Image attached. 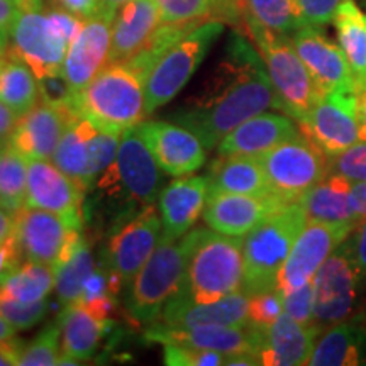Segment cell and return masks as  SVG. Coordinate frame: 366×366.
<instances>
[{"instance_id": "003e7915", "label": "cell", "mask_w": 366, "mask_h": 366, "mask_svg": "<svg viewBox=\"0 0 366 366\" xmlns=\"http://www.w3.org/2000/svg\"><path fill=\"white\" fill-rule=\"evenodd\" d=\"M12 2H14V4H17V6L21 7V0H12Z\"/></svg>"}, {"instance_id": "11a10c76", "label": "cell", "mask_w": 366, "mask_h": 366, "mask_svg": "<svg viewBox=\"0 0 366 366\" xmlns=\"http://www.w3.org/2000/svg\"><path fill=\"white\" fill-rule=\"evenodd\" d=\"M17 121H19V116L0 100V148L11 143L12 132L16 129Z\"/></svg>"}, {"instance_id": "f1b7e54d", "label": "cell", "mask_w": 366, "mask_h": 366, "mask_svg": "<svg viewBox=\"0 0 366 366\" xmlns=\"http://www.w3.org/2000/svg\"><path fill=\"white\" fill-rule=\"evenodd\" d=\"M307 221L358 226L361 217L353 205V183L341 175L327 173L299 200Z\"/></svg>"}, {"instance_id": "f546056e", "label": "cell", "mask_w": 366, "mask_h": 366, "mask_svg": "<svg viewBox=\"0 0 366 366\" xmlns=\"http://www.w3.org/2000/svg\"><path fill=\"white\" fill-rule=\"evenodd\" d=\"M209 190L244 195H273L263 164L254 157H219L209 167Z\"/></svg>"}, {"instance_id": "9c48e42d", "label": "cell", "mask_w": 366, "mask_h": 366, "mask_svg": "<svg viewBox=\"0 0 366 366\" xmlns=\"http://www.w3.org/2000/svg\"><path fill=\"white\" fill-rule=\"evenodd\" d=\"M361 280L363 277L353 256L342 242L314 277V322L322 327L350 317Z\"/></svg>"}, {"instance_id": "ffe728a7", "label": "cell", "mask_w": 366, "mask_h": 366, "mask_svg": "<svg viewBox=\"0 0 366 366\" xmlns=\"http://www.w3.org/2000/svg\"><path fill=\"white\" fill-rule=\"evenodd\" d=\"M114 14L100 11L84 22V27L68 48L63 75L73 92H80L107 65L111 51Z\"/></svg>"}, {"instance_id": "db71d44e", "label": "cell", "mask_w": 366, "mask_h": 366, "mask_svg": "<svg viewBox=\"0 0 366 366\" xmlns=\"http://www.w3.org/2000/svg\"><path fill=\"white\" fill-rule=\"evenodd\" d=\"M22 262V254L19 248H17V242L14 234L9 236V239L0 246V282L12 272L14 268H17Z\"/></svg>"}, {"instance_id": "8992f818", "label": "cell", "mask_w": 366, "mask_h": 366, "mask_svg": "<svg viewBox=\"0 0 366 366\" xmlns=\"http://www.w3.org/2000/svg\"><path fill=\"white\" fill-rule=\"evenodd\" d=\"M242 237L204 229L190 258L185 294L197 304H210L241 290L244 277Z\"/></svg>"}, {"instance_id": "be15d7a7", "label": "cell", "mask_w": 366, "mask_h": 366, "mask_svg": "<svg viewBox=\"0 0 366 366\" xmlns=\"http://www.w3.org/2000/svg\"><path fill=\"white\" fill-rule=\"evenodd\" d=\"M9 36L11 34L0 31V68L4 66V63H6L9 58Z\"/></svg>"}, {"instance_id": "d6986e66", "label": "cell", "mask_w": 366, "mask_h": 366, "mask_svg": "<svg viewBox=\"0 0 366 366\" xmlns=\"http://www.w3.org/2000/svg\"><path fill=\"white\" fill-rule=\"evenodd\" d=\"M290 39L320 94L356 90L353 71L341 46L334 44L326 34L320 33L319 27H300Z\"/></svg>"}, {"instance_id": "e0dca14e", "label": "cell", "mask_w": 366, "mask_h": 366, "mask_svg": "<svg viewBox=\"0 0 366 366\" xmlns=\"http://www.w3.org/2000/svg\"><path fill=\"white\" fill-rule=\"evenodd\" d=\"M136 127L167 175H190L205 163L207 148L189 127L168 121L141 122Z\"/></svg>"}, {"instance_id": "7a4b0ae2", "label": "cell", "mask_w": 366, "mask_h": 366, "mask_svg": "<svg viewBox=\"0 0 366 366\" xmlns=\"http://www.w3.org/2000/svg\"><path fill=\"white\" fill-rule=\"evenodd\" d=\"M204 229H190L178 239L159 237L157 249L131 282L126 305L134 322L143 326L153 324L164 305L185 288L190 258Z\"/></svg>"}, {"instance_id": "9f6ffc18", "label": "cell", "mask_w": 366, "mask_h": 366, "mask_svg": "<svg viewBox=\"0 0 366 366\" xmlns=\"http://www.w3.org/2000/svg\"><path fill=\"white\" fill-rule=\"evenodd\" d=\"M22 350V342L16 337L0 341V366H16L19 365V355Z\"/></svg>"}, {"instance_id": "4dcf8cb0", "label": "cell", "mask_w": 366, "mask_h": 366, "mask_svg": "<svg viewBox=\"0 0 366 366\" xmlns=\"http://www.w3.org/2000/svg\"><path fill=\"white\" fill-rule=\"evenodd\" d=\"M366 332L356 324L341 320L315 341L307 365L312 366H356L365 360Z\"/></svg>"}, {"instance_id": "4316f807", "label": "cell", "mask_w": 366, "mask_h": 366, "mask_svg": "<svg viewBox=\"0 0 366 366\" xmlns=\"http://www.w3.org/2000/svg\"><path fill=\"white\" fill-rule=\"evenodd\" d=\"M319 332L317 324L307 326L283 312L273 324L263 329V346L259 351L262 365H307Z\"/></svg>"}, {"instance_id": "277c9868", "label": "cell", "mask_w": 366, "mask_h": 366, "mask_svg": "<svg viewBox=\"0 0 366 366\" xmlns=\"http://www.w3.org/2000/svg\"><path fill=\"white\" fill-rule=\"evenodd\" d=\"M244 26L267 66L277 107L300 124L322 94L295 51L290 36L273 33L246 16Z\"/></svg>"}, {"instance_id": "c3c4849f", "label": "cell", "mask_w": 366, "mask_h": 366, "mask_svg": "<svg viewBox=\"0 0 366 366\" xmlns=\"http://www.w3.org/2000/svg\"><path fill=\"white\" fill-rule=\"evenodd\" d=\"M305 26L322 27L334 21L342 0H295Z\"/></svg>"}, {"instance_id": "4fadbf2b", "label": "cell", "mask_w": 366, "mask_h": 366, "mask_svg": "<svg viewBox=\"0 0 366 366\" xmlns=\"http://www.w3.org/2000/svg\"><path fill=\"white\" fill-rule=\"evenodd\" d=\"M143 337L146 342H154V345L212 350L227 356L239 353H253L259 356L263 346V329L251 326V324L248 326L168 327L153 322L144 329Z\"/></svg>"}, {"instance_id": "e575fe53", "label": "cell", "mask_w": 366, "mask_h": 366, "mask_svg": "<svg viewBox=\"0 0 366 366\" xmlns=\"http://www.w3.org/2000/svg\"><path fill=\"white\" fill-rule=\"evenodd\" d=\"M56 274L53 267L38 262H26L14 268L0 282V295L24 304L46 300L51 294Z\"/></svg>"}, {"instance_id": "8d00e7d4", "label": "cell", "mask_w": 366, "mask_h": 366, "mask_svg": "<svg viewBox=\"0 0 366 366\" xmlns=\"http://www.w3.org/2000/svg\"><path fill=\"white\" fill-rule=\"evenodd\" d=\"M244 16L273 33L292 36L305 26L295 0H242Z\"/></svg>"}, {"instance_id": "d590c367", "label": "cell", "mask_w": 366, "mask_h": 366, "mask_svg": "<svg viewBox=\"0 0 366 366\" xmlns=\"http://www.w3.org/2000/svg\"><path fill=\"white\" fill-rule=\"evenodd\" d=\"M27 158L9 143L0 148V207L17 212L26 205Z\"/></svg>"}, {"instance_id": "f907efd6", "label": "cell", "mask_w": 366, "mask_h": 366, "mask_svg": "<svg viewBox=\"0 0 366 366\" xmlns=\"http://www.w3.org/2000/svg\"><path fill=\"white\" fill-rule=\"evenodd\" d=\"M347 251L353 256L356 267H358L361 277H366V217L361 219L358 226L353 229L351 239L347 237L345 241Z\"/></svg>"}, {"instance_id": "30bf717a", "label": "cell", "mask_w": 366, "mask_h": 366, "mask_svg": "<svg viewBox=\"0 0 366 366\" xmlns=\"http://www.w3.org/2000/svg\"><path fill=\"white\" fill-rule=\"evenodd\" d=\"M299 126L327 157L341 153L360 141L358 94L356 90L324 94Z\"/></svg>"}, {"instance_id": "83f0119b", "label": "cell", "mask_w": 366, "mask_h": 366, "mask_svg": "<svg viewBox=\"0 0 366 366\" xmlns=\"http://www.w3.org/2000/svg\"><path fill=\"white\" fill-rule=\"evenodd\" d=\"M58 324L61 329V356L58 365H79L97 353L109 320L99 319L75 302L63 305Z\"/></svg>"}, {"instance_id": "f35d334b", "label": "cell", "mask_w": 366, "mask_h": 366, "mask_svg": "<svg viewBox=\"0 0 366 366\" xmlns=\"http://www.w3.org/2000/svg\"><path fill=\"white\" fill-rule=\"evenodd\" d=\"M59 340H61V329L59 324H51L39 332V336L22 346L19 355L21 366H54L59 361Z\"/></svg>"}, {"instance_id": "3957f363", "label": "cell", "mask_w": 366, "mask_h": 366, "mask_svg": "<svg viewBox=\"0 0 366 366\" xmlns=\"http://www.w3.org/2000/svg\"><path fill=\"white\" fill-rule=\"evenodd\" d=\"M71 109L99 129L122 134L146 116L144 81L127 63H111L76 92Z\"/></svg>"}, {"instance_id": "6da1fadb", "label": "cell", "mask_w": 366, "mask_h": 366, "mask_svg": "<svg viewBox=\"0 0 366 366\" xmlns=\"http://www.w3.org/2000/svg\"><path fill=\"white\" fill-rule=\"evenodd\" d=\"M269 107H277V97L262 54L244 36L234 33L202 90L170 117L212 149L232 129Z\"/></svg>"}, {"instance_id": "f6af8a7d", "label": "cell", "mask_w": 366, "mask_h": 366, "mask_svg": "<svg viewBox=\"0 0 366 366\" xmlns=\"http://www.w3.org/2000/svg\"><path fill=\"white\" fill-rule=\"evenodd\" d=\"M283 314V295L280 290L262 292L249 297L248 319L254 327L264 329Z\"/></svg>"}, {"instance_id": "d4e9b609", "label": "cell", "mask_w": 366, "mask_h": 366, "mask_svg": "<svg viewBox=\"0 0 366 366\" xmlns=\"http://www.w3.org/2000/svg\"><path fill=\"white\" fill-rule=\"evenodd\" d=\"M299 134L290 116L273 112H262L248 119L219 141L217 153L226 157H254L259 158L274 146Z\"/></svg>"}, {"instance_id": "74e56055", "label": "cell", "mask_w": 366, "mask_h": 366, "mask_svg": "<svg viewBox=\"0 0 366 366\" xmlns=\"http://www.w3.org/2000/svg\"><path fill=\"white\" fill-rule=\"evenodd\" d=\"M95 267L97 264L94 263L92 251L84 241L66 263L54 269V274H56L54 288H56L58 300L61 302V305L75 304L80 300L85 283Z\"/></svg>"}, {"instance_id": "6125c7cd", "label": "cell", "mask_w": 366, "mask_h": 366, "mask_svg": "<svg viewBox=\"0 0 366 366\" xmlns=\"http://www.w3.org/2000/svg\"><path fill=\"white\" fill-rule=\"evenodd\" d=\"M16 331L17 329L14 327L6 317H4L2 312H0V341H6V340H11V337H16Z\"/></svg>"}, {"instance_id": "e7e4bbea", "label": "cell", "mask_w": 366, "mask_h": 366, "mask_svg": "<svg viewBox=\"0 0 366 366\" xmlns=\"http://www.w3.org/2000/svg\"><path fill=\"white\" fill-rule=\"evenodd\" d=\"M124 2L126 0H102V9H100V11L116 14L117 9L121 7Z\"/></svg>"}, {"instance_id": "bcb514c9", "label": "cell", "mask_w": 366, "mask_h": 366, "mask_svg": "<svg viewBox=\"0 0 366 366\" xmlns=\"http://www.w3.org/2000/svg\"><path fill=\"white\" fill-rule=\"evenodd\" d=\"M283 295V312L302 324L312 326L314 322V280Z\"/></svg>"}, {"instance_id": "6f0895ef", "label": "cell", "mask_w": 366, "mask_h": 366, "mask_svg": "<svg viewBox=\"0 0 366 366\" xmlns=\"http://www.w3.org/2000/svg\"><path fill=\"white\" fill-rule=\"evenodd\" d=\"M21 14V7L12 0H0V31L11 34L14 24Z\"/></svg>"}, {"instance_id": "ac0fdd59", "label": "cell", "mask_w": 366, "mask_h": 366, "mask_svg": "<svg viewBox=\"0 0 366 366\" xmlns=\"http://www.w3.org/2000/svg\"><path fill=\"white\" fill-rule=\"evenodd\" d=\"M285 205L287 202L274 195H244L209 190L202 216L205 224L214 231L226 236L244 237Z\"/></svg>"}, {"instance_id": "ab89813d", "label": "cell", "mask_w": 366, "mask_h": 366, "mask_svg": "<svg viewBox=\"0 0 366 366\" xmlns=\"http://www.w3.org/2000/svg\"><path fill=\"white\" fill-rule=\"evenodd\" d=\"M162 22L167 24H200L214 16L216 0H157Z\"/></svg>"}, {"instance_id": "ee69618b", "label": "cell", "mask_w": 366, "mask_h": 366, "mask_svg": "<svg viewBox=\"0 0 366 366\" xmlns=\"http://www.w3.org/2000/svg\"><path fill=\"white\" fill-rule=\"evenodd\" d=\"M227 355L212 350H197L175 345L163 346V361L168 366H222Z\"/></svg>"}, {"instance_id": "681fc988", "label": "cell", "mask_w": 366, "mask_h": 366, "mask_svg": "<svg viewBox=\"0 0 366 366\" xmlns=\"http://www.w3.org/2000/svg\"><path fill=\"white\" fill-rule=\"evenodd\" d=\"M46 16H48V21L51 22L53 29L66 41L68 46H70L73 43V39L79 36L85 22L84 19H80V17L73 16L71 12L65 11V9L58 7H53L51 11L46 12Z\"/></svg>"}, {"instance_id": "d6a6232c", "label": "cell", "mask_w": 366, "mask_h": 366, "mask_svg": "<svg viewBox=\"0 0 366 366\" xmlns=\"http://www.w3.org/2000/svg\"><path fill=\"white\" fill-rule=\"evenodd\" d=\"M332 22L358 90L366 84V16L355 0H342Z\"/></svg>"}, {"instance_id": "603a6c76", "label": "cell", "mask_w": 366, "mask_h": 366, "mask_svg": "<svg viewBox=\"0 0 366 366\" xmlns=\"http://www.w3.org/2000/svg\"><path fill=\"white\" fill-rule=\"evenodd\" d=\"M75 112L70 107L36 104L19 117L12 132L11 144L27 159H53L59 139Z\"/></svg>"}, {"instance_id": "52a82bcc", "label": "cell", "mask_w": 366, "mask_h": 366, "mask_svg": "<svg viewBox=\"0 0 366 366\" xmlns=\"http://www.w3.org/2000/svg\"><path fill=\"white\" fill-rule=\"evenodd\" d=\"M224 33V22L210 19L168 48L151 68L144 80L146 116L172 102L189 84L197 68L207 56L210 46Z\"/></svg>"}, {"instance_id": "9a60e30c", "label": "cell", "mask_w": 366, "mask_h": 366, "mask_svg": "<svg viewBox=\"0 0 366 366\" xmlns=\"http://www.w3.org/2000/svg\"><path fill=\"white\" fill-rule=\"evenodd\" d=\"M85 189L48 159H27L26 207L49 210L73 226H84Z\"/></svg>"}, {"instance_id": "7c38bea8", "label": "cell", "mask_w": 366, "mask_h": 366, "mask_svg": "<svg viewBox=\"0 0 366 366\" xmlns=\"http://www.w3.org/2000/svg\"><path fill=\"white\" fill-rule=\"evenodd\" d=\"M68 43L41 11H21L11 31L9 54L26 63L38 79L63 71Z\"/></svg>"}, {"instance_id": "ba28073f", "label": "cell", "mask_w": 366, "mask_h": 366, "mask_svg": "<svg viewBox=\"0 0 366 366\" xmlns=\"http://www.w3.org/2000/svg\"><path fill=\"white\" fill-rule=\"evenodd\" d=\"M269 190L283 202H299L327 177L329 157L305 134H297L259 157Z\"/></svg>"}, {"instance_id": "680465c9", "label": "cell", "mask_w": 366, "mask_h": 366, "mask_svg": "<svg viewBox=\"0 0 366 366\" xmlns=\"http://www.w3.org/2000/svg\"><path fill=\"white\" fill-rule=\"evenodd\" d=\"M14 222H16V212L0 207V246L12 234Z\"/></svg>"}, {"instance_id": "5bb4252c", "label": "cell", "mask_w": 366, "mask_h": 366, "mask_svg": "<svg viewBox=\"0 0 366 366\" xmlns=\"http://www.w3.org/2000/svg\"><path fill=\"white\" fill-rule=\"evenodd\" d=\"M162 237V217L153 205L143 207L136 216L114 227L107 246V262L122 283L129 285L149 256L157 249Z\"/></svg>"}, {"instance_id": "7402d4cb", "label": "cell", "mask_w": 366, "mask_h": 366, "mask_svg": "<svg viewBox=\"0 0 366 366\" xmlns=\"http://www.w3.org/2000/svg\"><path fill=\"white\" fill-rule=\"evenodd\" d=\"M248 310L249 295L242 290L210 304H197L182 290L164 305L154 322L168 327L248 326Z\"/></svg>"}, {"instance_id": "2e32d148", "label": "cell", "mask_w": 366, "mask_h": 366, "mask_svg": "<svg viewBox=\"0 0 366 366\" xmlns=\"http://www.w3.org/2000/svg\"><path fill=\"white\" fill-rule=\"evenodd\" d=\"M111 170L119 183V189L124 190L134 204L153 205L162 189V168L146 144L137 127L126 129L121 134L116 162Z\"/></svg>"}, {"instance_id": "91938a15", "label": "cell", "mask_w": 366, "mask_h": 366, "mask_svg": "<svg viewBox=\"0 0 366 366\" xmlns=\"http://www.w3.org/2000/svg\"><path fill=\"white\" fill-rule=\"evenodd\" d=\"M353 205L361 219L366 217V182L353 185Z\"/></svg>"}, {"instance_id": "cb8c5ba5", "label": "cell", "mask_w": 366, "mask_h": 366, "mask_svg": "<svg viewBox=\"0 0 366 366\" xmlns=\"http://www.w3.org/2000/svg\"><path fill=\"white\" fill-rule=\"evenodd\" d=\"M209 197V177H178L158 197L162 237L178 239L194 227L204 214Z\"/></svg>"}, {"instance_id": "60d3db41", "label": "cell", "mask_w": 366, "mask_h": 366, "mask_svg": "<svg viewBox=\"0 0 366 366\" xmlns=\"http://www.w3.org/2000/svg\"><path fill=\"white\" fill-rule=\"evenodd\" d=\"M119 143H121V134L102 131L92 124L89 136H86V146H89L92 175L95 178L100 172H105L114 163V158L117 157Z\"/></svg>"}, {"instance_id": "836d02e7", "label": "cell", "mask_w": 366, "mask_h": 366, "mask_svg": "<svg viewBox=\"0 0 366 366\" xmlns=\"http://www.w3.org/2000/svg\"><path fill=\"white\" fill-rule=\"evenodd\" d=\"M41 99L39 80L34 71L19 58L9 54L0 68V100L17 116H24Z\"/></svg>"}, {"instance_id": "7bdbcfd3", "label": "cell", "mask_w": 366, "mask_h": 366, "mask_svg": "<svg viewBox=\"0 0 366 366\" xmlns=\"http://www.w3.org/2000/svg\"><path fill=\"white\" fill-rule=\"evenodd\" d=\"M48 299L24 304V302H17L0 295V312L14 327L21 329V331L34 327L36 324L41 322L44 315L48 314Z\"/></svg>"}, {"instance_id": "484cf974", "label": "cell", "mask_w": 366, "mask_h": 366, "mask_svg": "<svg viewBox=\"0 0 366 366\" xmlns=\"http://www.w3.org/2000/svg\"><path fill=\"white\" fill-rule=\"evenodd\" d=\"M162 24L157 0H126L114 14L107 65L126 63L139 51Z\"/></svg>"}, {"instance_id": "03108f58", "label": "cell", "mask_w": 366, "mask_h": 366, "mask_svg": "<svg viewBox=\"0 0 366 366\" xmlns=\"http://www.w3.org/2000/svg\"><path fill=\"white\" fill-rule=\"evenodd\" d=\"M43 0H21V11H41Z\"/></svg>"}, {"instance_id": "1f68e13d", "label": "cell", "mask_w": 366, "mask_h": 366, "mask_svg": "<svg viewBox=\"0 0 366 366\" xmlns=\"http://www.w3.org/2000/svg\"><path fill=\"white\" fill-rule=\"evenodd\" d=\"M92 127L89 119L75 114L70 122H68L61 139H59L58 148L53 154V163L73 178L76 183H80L85 190H90L94 185L95 177L92 175L90 158H89V146H86V136Z\"/></svg>"}, {"instance_id": "44dd1931", "label": "cell", "mask_w": 366, "mask_h": 366, "mask_svg": "<svg viewBox=\"0 0 366 366\" xmlns=\"http://www.w3.org/2000/svg\"><path fill=\"white\" fill-rule=\"evenodd\" d=\"M71 229L79 227L68 222L65 217L49 210L24 205L16 212L12 234L26 262H38L53 267Z\"/></svg>"}, {"instance_id": "8fae6325", "label": "cell", "mask_w": 366, "mask_h": 366, "mask_svg": "<svg viewBox=\"0 0 366 366\" xmlns=\"http://www.w3.org/2000/svg\"><path fill=\"white\" fill-rule=\"evenodd\" d=\"M353 229L347 224L307 221L278 274L277 290L287 294L312 282L317 269L350 237Z\"/></svg>"}, {"instance_id": "94428289", "label": "cell", "mask_w": 366, "mask_h": 366, "mask_svg": "<svg viewBox=\"0 0 366 366\" xmlns=\"http://www.w3.org/2000/svg\"><path fill=\"white\" fill-rule=\"evenodd\" d=\"M360 105V141H366V84L356 90Z\"/></svg>"}, {"instance_id": "f5cc1de1", "label": "cell", "mask_w": 366, "mask_h": 366, "mask_svg": "<svg viewBox=\"0 0 366 366\" xmlns=\"http://www.w3.org/2000/svg\"><path fill=\"white\" fill-rule=\"evenodd\" d=\"M51 6L65 9V11L71 12L73 16L86 21L100 12L102 0H51Z\"/></svg>"}, {"instance_id": "7dc6e473", "label": "cell", "mask_w": 366, "mask_h": 366, "mask_svg": "<svg viewBox=\"0 0 366 366\" xmlns=\"http://www.w3.org/2000/svg\"><path fill=\"white\" fill-rule=\"evenodd\" d=\"M39 80V94H41V102L56 105V107H70L73 97H75L76 92L68 84L65 75L61 73H56V75L44 76V79ZM73 111V109H71Z\"/></svg>"}, {"instance_id": "816d5d0a", "label": "cell", "mask_w": 366, "mask_h": 366, "mask_svg": "<svg viewBox=\"0 0 366 366\" xmlns=\"http://www.w3.org/2000/svg\"><path fill=\"white\" fill-rule=\"evenodd\" d=\"M105 295H112L111 288H109V274H105L104 267H95L85 283L79 304H86V302L100 299V297Z\"/></svg>"}, {"instance_id": "b9f144b4", "label": "cell", "mask_w": 366, "mask_h": 366, "mask_svg": "<svg viewBox=\"0 0 366 366\" xmlns=\"http://www.w3.org/2000/svg\"><path fill=\"white\" fill-rule=\"evenodd\" d=\"M329 173L345 177L353 185L366 182V141H358L341 153L329 157Z\"/></svg>"}, {"instance_id": "5b68a950", "label": "cell", "mask_w": 366, "mask_h": 366, "mask_svg": "<svg viewBox=\"0 0 366 366\" xmlns=\"http://www.w3.org/2000/svg\"><path fill=\"white\" fill-rule=\"evenodd\" d=\"M305 224L307 216L300 202H292L244 236L242 292L251 297L277 288L278 274Z\"/></svg>"}]
</instances>
